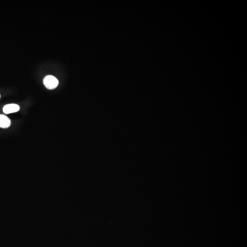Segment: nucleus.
<instances>
[{
  "mask_svg": "<svg viewBox=\"0 0 247 247\" xmlns=\"http://www.w3.org/2000/svg\"><path fill=\"white\" fill-rule=\"evenodd\" d=\"M44 84L48 89H54L57 87L59 81L56 77L53 76L49 75L44 79Z\"/></svg>",
  "mask_w": 247,
  "mask_h": 247,
  "instance_id": "nucleus-1",
  "label": "nucleus"
},
{
  "mask_svg": "<svg viewBox=\"0 0 247 247\" xmlns=\"http://www.w3.org/2000/svg\"><path fill=\"white\" fill-rule=\"evenodd\" d=\"M20 110L19 105L16 104H8L3 107V111L5 114H9L16 113Z\"/></svg>",
  "mask_w": 247,
  "mask_h": 247,
  "instance_id": "nucleus-2",
  "label": "nucleus"
},
{
  "mask_svg": "<svg viewBox=\"0 0 247 247\" xmlns=\"http://www.w3.org/2000/svg\"><path fill=\"white\" fill-rule=\"evenodd\" d=\"M11 124L10 119L7 116L0 115V127L2 128H8Z\"/></svg>",
  "mask_w": 247,
  "mask_h": 247,
  "instance_id": "nucleus-3",
  "label": "nucleus"
},
{
  "mask_svg": "<svg viewBox=\"0 0 247 247\" xmlns=\"http://www.w3.org/2000/svg\"><path fill=\"white\" fill-rule=\"evenodd\" d=\"M0 97H1V95H0Z\"/></svg>",
  "mask_w": 247,
  "mask_h": 247,
  "instance_id": "nucleus-4",
  "label": "nucleus"
}]
</instances>
